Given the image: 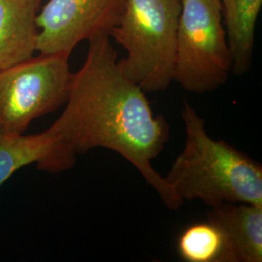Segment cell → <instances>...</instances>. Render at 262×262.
I'll return each mask as SVG.
<instances>
[{
	"label": "cell",
	"instance_id": "10",
	"mask_svg": "<svg viewBox=\"0 0 262 262\" xmlns=\"http://www.w3.org/2000/svg\"><path fill=\"white\" fill-rule=\"evenodd\" d=\"M262 0H233L231 15L225 20L228 46L232 58V73L242 75L253 62L255 26Z\"/></svg>",
	"mask_w": 262,
	"mask_h": 262
},
{
	"label": "cell",
	"instance_id": "4",
	"mask_svg": "<svg viewBox=\"0 0 262 262\" xmlns=\"http://www.w3.org/2000/svg\"><path fill=\"white\" fill-rule=\"evenodd\" d=\"M232 58L221 0H182L173 81L204 94L225 84Z\"/></svg>",
	"mask_w": 262,
	"mask_h": 262
},
{
	"label": "cell",
	"instance_id": "7",
	"mask_svg": "<svg viewBox=\"0 0 262 262\" xmlns=\"http://www.w3.org/2000/svg\"><path fill=\"white\" fill-rule=\"evenodd\" d=\"M33 163L48 173H60L71 168L75 159L66 152L53 126L32 135L0 136V187Z\"/></svg>",
	"mask_w": 262,
	"mask_h": 262
},
{
	"label": "cell",
	"instance_id": "11",
	"mask_svg": "<svg viewBox=\"0 0 262 262\" xmlns=\"http://www.w3.org/2000/svg\"><path fill=\"white\" fill-rule=\"evenodd\" d=\"M177 251L184 261L225 262V239L213 223H197L179 236Z\"/></svg>",
	"mask_w": 262,
	"mask_h": 262
},
{
	"label": "cell",
	"instance_id": "1",
	"mask_svg": "<svg viewBox=\"0 0 262 262\" xmlns=\"http://www.w3.org/2000/svg\"><path fill=\"white\" fill-rule=\"evenodd\" d=\"M88 42L64 111L52 126L73 159L97 148L113 150L138 170L165 206L178 210L184 201L152 166L168 142V122L154 115L146 92L125 75L108 34Z\"/></svg>",
	"mask_w": 262,
	"mask_h": 262
},
{
	"label": "cell",
	"instance_id": "2",
	"mask_svg": "<svg viewBox=\"0 0 262 262\" xmlns=\"http://www.w3.org/2000/svg\"><path fill=\"white\" fill-rule=\"evenodd\" d=\"M186 142L164 177L183 201L208 206L250 203L262 206V166L224 140L209 136L204 119L186 102L182 110Z\"/></svg>",
	"mask_w": 262,
	"mask_h": 262
},
{
	"label": "cell",
	"instance_id": "12",
	"mask_svg": "<svg viewBox=\"0 0 262 262\" xmlns=\"http://www.w3.org/2000/svg\"><path fill=\"white\" fill-rule=\"evenodd\" d=\"M221 1L224 7V18L225 20H226L231 15L232 7H233V0H221Z\"/></svg>",
	"mask_w": 262,
	"mask_h": 262
},
{
	"label": "cell",
	"instance_id": "8",
	"mask_svg": "<svg viewBox=\"0 0 262 262\" xmlns=\"http://www.w3.org/2000/svg\"><path fill=\"white\" fill-rule=\"evenodd\" d=\"M207 219L224 236L225 262L262 261V206L220 203L211 207Z\"/></svg>",
	"mask_w": 262,
	"mask_h": 262
},
{
	"label": "cell",
	"instance_id": "3",
	"mask_svg": "<svg viewBox=\"0 0 262 262\" xmlns=\"http://www.w3.org/2000/svg\"><path fill=\"white\" fill-rule=\"evenodd\" d=\"M181 10L182 0H125L109 32L126 52L121 59L125 75L145 92L164 91L173 82Z\"/></svg>",
	"mask_w": 262,
	"mask_h": 262
},
{
	"label": "cell",
	"instance_id": "9",
	"mask_svg": "<svg viewBox=\"0 0 262 262\" xmlns=\"http://www.w3.org/2000/svg\"><path fill=\"white\" fill-rule=\"evenodd\" d=\"M42 0H0V69L36 52V26Z\"/></svg>",
	"mask_w": 262,
	"mask_h": 262
},
{
	"label": "cell",
	"instance_id": "5",
	"mask_svg": "<svg viewBox=\"0 0 262 262\" xmlns=\"http://www.w3.org/2000/svg\"><path fill=\"white\" fill-rule=\"evenodd\" d=\"M69 56L39 54L0 69V136L21 135L33 120L66 104Z\"/></svg>",
	"mask_w": 262,
	"mask_h": 262
},
{
	"label": "cell",
	"instance_id": "6",
	"mask_svg": "<svg viewBox=\"0 0 262 262\" xmlns=\"http://www.w3.org/2000/svg\"><path fill=\"white\" fill-rule=\"evenodd\" d=\"M125 0H49L39 11L36 52L70 55L83 41L118 26Z\"/></svg>",
	"mask_w": 262,
	"mask_h": 262
}]
</instances>
